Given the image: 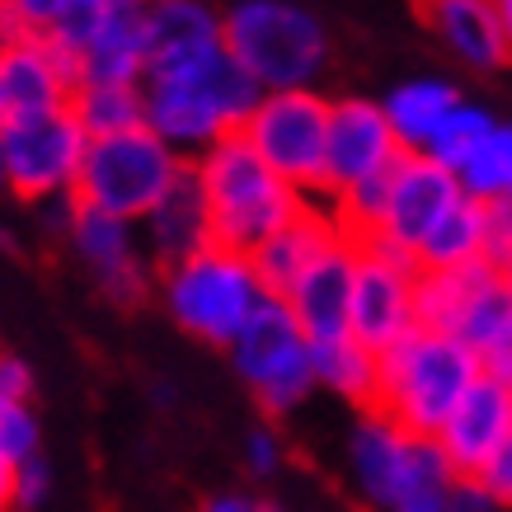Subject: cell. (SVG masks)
Here are the masks:
<instances>
[{
  "mask_svg": "<svg viewBox=\"0 0 512 512\" xmlns=\"http://www.w3.org/2000/svg\"><path fill=\"white\" fill-rule=\"evenodd\" d=\"M259 94L264 90L245 76V66L221 47L212 62L193 66L184 76L141 80V127L156 132L174 156L193 165L207 146L240 132Z\"/></svg>",
  "mask_w": 512,
  "mask_h": 512,
  "instance_id": "cell-1",
  "label": "cell"
},
{
  "mask_svg": "<svg viewBox=\"0 0 512 512\" xmlns=\"http://www.w3.org/2000/svg\"><path fill=\"white\" fill-rule=\"evenodd\" d=\"M376 362H381L376 414H386L404 433L419 437H437V428L461 404V395L484 376L480 357L466 343L423 325H414L400 343H390Z\"/></svg>",
  "mask_w": 512,
  "mask_h": 512,
  "instance_id": "cell-2",
  "label": "cell"
},
{
  "mask_svg": "<svg viewBox=\"0 0 512 512\" xmlns=\"http://www.w3.org/2000/svg\"><path fill=\"white\" fill-rule=\"evenodd\" d=\"M188 170H193L202 202H207L212 240L226 249H240V254L259 249L268 235L287 226L311 202L301 198L292 184H282L278 174L249 151V141L240 132L221 137L217 146H207Z\"/></svg>",
  "mask_w": 512,
  "mask_h": 512,
  "instance_id": "cell-3",
  "label": "cell"
},
{
  "mask_svg": "<svg viewBox=\"0 0 512 512\" xmlns=\"http://www.w3.org/2000/svg\"><path fill=\"white\" fill-rule=\"evenodd\" d=\"M221 43L259 90H311L329 62L325 24L296 0H235Z\"/></svg>",
  "mask_w": 512,
  "mask_h": 512,
  "instance_id": "cell-4",
  "label": "cell"
},
{
  "mask_svg": "<svg viewBox=\"0 0 512 512\" xmlns=\"http://www.w3.org/2000/svg\"><path fill=\"white\" fill-rule=\"evenodd\" d=\"M264 296L268 292L254 278L249 254L226 245H207L179 264L160 268V301L170 320L212 348H231V339Z\"/></svg>",
  "mask_w": 512,
  "mask_h": 512,
  "instance_id": "cell-5",
  "label": "cell"
},
{
  "mask_svg": "<svg viewBox=\"0 0 512 512\" xmlns=\"http://www.w3.org/2000/svg\"><path fill=\"white\" fill-rule=\"evenodd\" d=\"M188 170V160H179L146 127L118 132V137H94L85 146L76 174V193L71 198L85 207H99L109 217L141 221L174 188V179Z\"/></svg>",
  "mask_w": 512,
  "mask_h": 512,
  "instance_id": "cell-6",
  "label": "cell"
},
{
  "mask_svg": "<svg viewBox=\"0 0 512 512\" xmlns=\"http://www.w3.org/2000/svg\"><path fill=\"white\" fill-rule=\"evenodd\" d=\"M231 367L245 381V390L259 400L268 419H282L311 400L315 367H311V339L301 334L282 296H264L249 315L240 334L231 339Z\"/></svg>",
  "mask_w": 512,
  "mask_h": 512,
  "instance_id": "cell-7",
  "label": "cell"
},
{
  "mask_svg": "<svg viewBox=\"0 0 512 512\" xmlns=\"http://www.w3.org/2000/svg\"><path fill=\"white\" fill-rule=\"evenodd\" d=\"M325 132L329 99L315 90H264L240 123L249 151L301 198L325 193Z\"/></svg>",
  "mask_w": 512,
  "mask_h": 512,
  "instance_id": "cell-8",
  "label": "cell"
},
{
  "mask_svg": "<svg viewBox=\"0 0 512 512\" xmlns=\"http://www.w3.org/2000/svg\"><path fill=\"white\" fill-rule=\"evenodd\" d=\"M348 480H353V494L367 508L390 512L414 489L451 484V470L433 437L404 433L400 423H390L386 414L367 409L357 419L353 437H348Z\"/></svg>",
  "mask_w": 512,
  "mask_h": 512,
  "instance_id": "cell-9",
  "label": "cell"
},
{
  "mask_svg": "<svg viewBox=\"0 0 512 512\" xmlns=\"http://www.w3.org/2000/svg\"><path fill=\"white\" fill-rule=\"evenodd\" d=\"M0 146H5V188L24 202H52L76 193V174L90 137L80 132L71 109H57L24 118V123H5Z\"/></svg>",
  "mask_w": 512,
  "mask_h": 512,
  "instance_id": "cell-10",
  "label": "cell"
},
{
  "mask_svg": "<svg viewBox=\"0 0 512 512\" xmlns=\"http://www.w3.org/2000/svg\"><path fill=\"white\" fill-rule=\"evenodd\" d=\"M414 282H419V264L409 254L376 245V240H357L348 334L362 348H372L376 357L419 325V315H414Z\"/></svg>",
  "mask_w": 512,
  "mask_h": 512,
  "instance_id": "cell-11",
  "label": "cell"
},
{
  "mask_svg": "<svg viewBox=\"0 0 512 512\" xmlns=\"http://www.w3.org/2000/svg\"><path fill=\"white\" fill-rule=\"evenodd\" d=\"M62 235L113 306H127V311H132V306H141V301L151 296V282L156 278H151V259H146V249H141L137 221L109 217V212H99V207L71 202V217H66Z\"/></svg>",
  "mask_w": 512,
  "mask_h": 512,
  "instance_id": "cell-12",
  "label": "cell"
},
{
  "mask_svg": "<svg viewBox=\"0 0 512 512\" xmlns=\"http://www.w3.org/2000/svg\"><path fill=\"white\" fill-rule=\"evenodd\" d=\"M461 198H466V193H461V184H456V174L442 170V165L428 160V156L404 151V156L390 165L386 202H381L376 231L367 235V240L400 249V254L414 259L419 245L428 240V231H433L437 221L447 217ZM414 264H419V259H414Z\"/></svg>",
  "mask_w": 512,
  "mask_h": 512,
  "instance_id": "cell-13",
  "label": "cell"
},
{
  "mask_svg": "<svg viewBox=\"0 0 512 512\" xmlns=\"http://www.w3.org/2000/svg\"><path fill=\"white\" fill-rule=\"evenodd\" d=\"M80 85V62L47 33H24L0 43V127L71 104Z\"/></svg>",
  "mask_w": 512,
  "mask_h": 512,
  "instance_id": "cell-14",
  "label": "cell"
},
{
  "mask_svg": "<svg viewBox=\"0 0 512 512\" xmlns=\"http://www.w3.org/2000/svg\"><path fill=\"white\" fill-rule=\"evenodd\" d=\"M400 141L390 132L386 113L376 99H329V132H325V193L343 198L348 188L372 184L400 160Z\"/></svg>",
  "mask_w": 512,
  "mask_h": 512,
  "instance_id": "cell-15",
  "label": "cell"
},
{
  "mask_svg": "<svg viewBox=\"0 0 512 512\" xmlns=\"http://www.w3.org/2000/svg\"><path fill=\"white\" fill-rule=\"evenodd\" d=\"M512 437V386L480 376L475 386L461 395V404L447 414V423L437 428V451L447 461L451 480H475V470L494 456Z\"/></svg>",
  "mask_w": 512,
  "mask_h": 512,
  "instance_id": "cell-16",
  "label": "cell"
},
{
  "mask_svg": "<svg viewBox=\"0 0 512 512\" xmlns=\"http://www.w3.org/2000/svg\"><path fill=\"white\" fill-rule=\"evenodd\" d=\"M141 29H146V80L184 76L226 47L221 15L207 0H146Z\"/></svg>",
  "mask_w": 512,
  "mask_h": 512,
  "instance_id": "cell-17",
  "label": "cell"
},
{
  "mask_svg": "<svg viewBox=\"0 0 512 512\" xmlns=\"http://www.w3.org/2000/svg\"><path fill=\"white\" fill-rule=\"evenodd\" d=\"M353 268H357V240L339 231L320 254H315L306 273L282 292L292 320L311 343L339 339L348 334V301H353Z\"/></svg>",
  "mask_w": 512,
  "mask_h": 512,
  "instance_id": "cell-18",
  "label": "cell"
},
{
  "mask_svg": "<svg viewBox=\"0 0 512 512\" xmlns=\"http://www.w3.org/2000/svg\"><path fill=\"white\" fill-rule=\"evenodd\" d=\"M419 15L437 33V43L470 71H498L512 62L494 0H419Z\"/></svg>",
  "mask_w": 512,
  "mask_h": 512,
  "instance_id": "cell-19",
  "label": "cell"
},
{
  "mask_svg": "<svg viewBox=\"0 0 512 512\" xmlns=\"http://www.w3.org/2000/svg\"><path fill=\"white\" fill-rule=\"evenodd\" d=\"M343 226L334 221V212L329 207H320V202H306L301 212H296L287 226H278V231L268 235L259 249H249V264H254V278H259V287H264L268 296H282L287 287H292L301 273H306V264H311L315 254L339 235Z\"/></svg>",
  "mask_w": 512,
  "mask_h": 512,
  "instance_id": "cell-20",
  "label": "cell"
},
{
  "mask_svg": "<svg viewBox=\"0 0 512 512\" xmlns=\"http://www.w3.org/2000/svg\"><path fill=\"white\" fill-rule=\"evenodd\" d=\"M141 235H146V249H151V259L160 268L179 264L188 254H198V249L217 245L212 240V217H207V202H202V188L193 179V170H184L174 179V188L165 198L137 221Z\"/></svg>",
  "mask_w": 512,
  "mask_h": 512,
  "instance_id": "cell-21",
  "label": "cell"
},
{
  "mask_svg": "<svg viewBox=\"0 0 512 512\" xmlns=\"http://www.w3.org/2000/svg\"><path fill=\"white\" fill-rule=\"evenodd\" d=\"M141 80H146L141 10H118L80 47V85H141Z\"/></svg>",
  "mask_w": 512,
  "mask_h": 512,
  "instance_id": "cell-22",
  "label": "cell"
},
{
  "mask_svg": "<svg viewBox=\"0 0 512 512\" xmlns=\"http://www.w3.org/2000/svg\"><path fill=\"white\" fill-rule=\"evenodd\" d=\"M456 104H461V90H456L451 80L419 76V80L395 85V90L381 99V113H386L400 151H414V156H419L423 146H428V137L437 132V123H442Z\"/></svg>",
  "mask_w": 512,
  "mask_h": 512,
  "instance_id": "cell-23",
  "label": "cell"
},
{
  "mask_svg": "<svg viewBox=\"0 0 512 512\" xmlns=\"http://www.w3.org/2000/svg\"><path fill=\"white\" fill-rule=\"evenodd\" d=\"M311 367H315V390H329L348 400L353 409H376V376H381V362H376L372 348H362L353 334H339V339L311 343Z\"/></svg>",
  "mask_w": 512,
  "mask_h": 512,
  "instance_id": "cell-24",
  "label": "cell"
},
{
  "mask_svg": "<svg viewBox=\"0 0 512 512\" xmlns=\"http://www.w3.org/2000/svg\"><path fill=\"white\" fill-rule=\"evenodd\" d=\"M419 273H442V268H466L484 259V202L461 198L447 217L437 221L428 240L419 245Z\"/></svg>",
  "mask_w": 512,
  "mask_h": 512,
  "instance_id": "cell-25",
  "label": "cell"
},
{
  "mask_svg": "<svg viewBox=\"0 0 512 512\" xmlns=\"http://www.w3.org/2000/svg\"><path fill=\"white\" fill-rule=\"evenodd\" d=\"M66 109L90 141L118 137L141 127V85H76Z\"/></svg>",
  "mask_w": 512,
  "mask_h": 512,
  "instance_id": "cell-26",
  "label": "cell"
},
{
  "mask_svg": "<svg viewBox=\"0 0 512 512\" xmlns=\"http://www.w3.org/2000/svg\"><path fill=\"white\" fill-rule=\"evenodd\" d=\"M456 184L475 202L512 198V123H494V132L456 165Z\"/></svg>",
  "mask_w": 512,
  "mask_h": 512,
  "instance_id": "cell-27",
  "label": "cell"
},
{
  "mask_svg": "<svg viewBox=\"0 0 512 512\" xmlns=\"http://www.w3.org/2000/svg\"><path fill=\"white\" fill-rule=\"evenodd\" d=\"M494 123H498V118L484 109V104H470V99H461V104H456V109H451L447 118L437 123V132L428 137V146H423L419 156L437 160L442 170L456 174V165H461V160H466L470 151H475V146H480V141L494 132Z\"/></svg>",
  "mask_w": 512,
  "mask_h": 512,
  "instance_id": "cell-28",
  "label": "cell"
},
{
  "mask_svg": "<svg viewBox=\"0 0 512 512\" xmlns=\"http://www.w3.org/2000/svg\"><path fill=\"white\" fill-rule=\"evenodd\" d=\"M0 456H5L10 466L43 456V423L33 414V404H15V409L0 414Z\"/></svg>",
  "mask_w": 512,
  "mask_h": 512,
  "instance_id": "cell-29",
  "label": "cell"
},
{
  "mask_svg": "<svg viewBox=\"0 0 512 512\" xmlns=\"http://www.w3.org/2000/svg\"><path fill=\"white\" fill-rule=\"evenodd\" d=\"M71 0H0V43L24 38V33H47Z\"/></svg>",
  "mask_w": 512,
  "mask_h": 512,
  "instance_id": "cell-30",
  "label": "cell"
},
{
  "mask_svg": "<svg viewBox=\"0 0 512 512\" xmlns=\"http://www.w3.org/2000/svg\"><path fill=\"white\" fill-rule=\"evenodd\" d=\"M484 264L512 278V198L484 202Z\"/></svg>",
  "mask_w": 512,
  "mask_h": 512,
  "instance_id": "cell-31",
  "label": "cell"
},
{
  "mask_svg": "<svg viewBox=\"0 0 512 512\" xmlns=\"http://www.w3.org/2000/svg\"><path fill=\"white\" fill-rule=\"evenodd\" d=\"M47 494H52V466H47V456L19 461L15 480H10V508H15V512H33V508H43Z\"/></svg>",
  "mask_w": 512,
  "mask_h": 512,
  "instance_id": "cell-32",
  "label": "cell"
},
{
  "mask_svg": "<svg viewBox=\"0 0 512 512\" xmlns=\"http://www.w3.org/2000/svg\"><path fill=\"white\" fill-rule=\"evenodd\" d=\"M240 456H245V470L254 475V480H273L282 470V461H287V451H282V437L268 428V423H259V428H249L245 433V447H240Z\"/></svg>",
  "mask_w": 512,
  "mask_h": 512,
  "instance_id": "cell-33",
  "label": "cell"
},
{
  "mask_svg": "<svg viewBox=\"0 0 512 512\" xmlns=\"http://www.w3.org/2000/svg\"><path fill=\"white\" fill-rule=\"evenodd\" d=\"M475 489H480L498 512H512V437L475 470Z\"/></svg>",
  "mask_w": 512,
  "mask_h": 512,
  "instance_id": "cell-34",
  "label": "cell"
},
{
  "mask_svg": "<svg viewBox=\"0 0 512 512\" xmlns=\"http://www.w3.org/2000/svg\"><path fill=\"white\" fill-rule=\"evenodd\" d=\"M29 400H33V372L19 357L0 353V414L15 409V404H29Z\"/></svg>",
  "mask_w": 512,
  "mask_h": 512,
  "instance_id": "cell-35",
  "label": "cell"
},
{
  "mask_svg": "<svg viewBox=\"0 0 512 512\" xmlns=\"http://www.w3.org/2000/svg\"><path fill=\"white\" fill-rule=\"evenodd\" d=\"M390 512H451V484H433V489H414L400 498Z\"/></svg>",
  "mask_w": 512,
  "mask_h": 512,
  "instance_id": "cell-36",
  "label": "cell"
},
{
  "mask_svg": "<svg viewBox=\"0 0 512 512\" xmlns=\"http://www.w3.org/2000/svg\"><path fill=\"white\" fill-rule=\"evenodd\" d=\"M202 512H268V503H259L249 494H212L202 503Z\"/></svg>",
  "mask_w": 512,
  "mask_h": 512,
  "instance_id": "cell-37",
  "label": "cell"
},
{
  "mask_svg": "<svg viewBox=\"0 0 512 512\" xmlns=\"http://www.w3.org/2000/svg\"><path fill=\"white\" fill-rule=\"evenodd\" d=\"M494 15H498V29H503V43H508V57H512V0H494Z\"/></svg>",
  "mask_w": 512,
  "mask_h": 512,
  "instance_id": "cell-38",
  "label": "cell"
},
{
  "mask_svg": "<svg viewBox=\"0 0 512 512\" xmlns=\"http://www.w3.org/2000/svg\"><path fill=\"white\" fill-rule=\"evenodd\" d=\"M10 480H15V466L0 456V512H15L10 508Z\"/></svg>",
  "mask_w": 512,
  "mask_h": 512,
  "instance_id": "cell-39",
  "label": "cell"
},
{
  "mask_svg": "<svg viewBox=\"0 0 512 512\" xmlns=\"http://www.w3.org/2000/svg\"><path fill=\"white\" fill-rule=\"evenodd\" d=\"M104 10H146V0H99Z\"/></svg>",
  "mask_w": 512,
  "mask_h": 512,
  "instance_id": "cell-40",
  "label": "cell"
},
{
  "mask_svg": "<svg viewBox=\"0 0 512 512\" xmlns=\"http://www.w3.org/2000/svg\"><path fill=\"white\" fill-rule=\"evenodd\" d=\"M0 193H5V146H0Z\"/></svg>",
  "mask_w": 512,
  "mask_h": 512,
  "instance_id": "cell-41",
  "label": "cell"
},
{
  "mask_svg": "<svg viewBox=\"0 0 512 512\" xmlns=\"http://www.w3.org/2000/svg\"><path fill=\"white\" fill-rule=\"evenodd\" d=\"M268 512H282V508H268Z\"/></svg>",
  "mask_w": 512,
  "mask_h": 512,
  "instance_id": "cell-42",
  "label": "cell"
}]
</instances>
